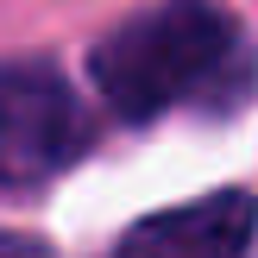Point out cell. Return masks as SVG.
<instances>
[{
	"instance_id": "obj_3",
	"label": "cell",
	"mask_w": 258,
	"mask_h": 258,
	"mask_svg": "<svg viewBox=\"0 0 258 258\" xmlns=\"http://www.w3.org/2000/svg\"><path fill=\"white\" fill-rule=\"evenodd\" d=\"M258 233V202L246 189H214L202 202L139 221L113 258H246Z\"/></svg>"
},
{
	"instance_id": "obj_4",
	"label": "cell",
	"mask_w": 258,
	"mask_h": 258,
	"mask_svg": "<svg viewBox=\"0 0 258 258\" xmlns=\"http://www.w3.org/2000/svg\"><path fill=\"white\" fill-rule=\"evenodd\" d=\"M0 258H57V252L38 246L32 233H0Z\"/></svg>"
},
{
	"instance_id": "obj_2",
	"label": "cell",
	"mask_w": 258,
	"mask_h": 258,
	"mask_svg": "<svg viewBox=\"0 0 258 258\" xmlns=\"http://www.w3.org/2000/svg\"><path fill=\"white\" fill-rule=\"evenodd\" d=\"M88 151V113L57 63H0V189H38Z\"/></svg>"
},
{
	"instance_id": "obj_1",
	"label": "cell",
	"mask_w": 258,
	"mask_h": 258,
	"mask_svg": "<svg viewBox=\"0 0 258 258\" xmlns=\"http://www.w3.org/2000/svg\"><path fill=\"white\" fill-rule=\"evenodd\" d=\"M239 44V25L214 0H164L139 19L113 25L88 57V76L126 120H158L183 95H196Z\"/></svg>"
}]
</instances>
